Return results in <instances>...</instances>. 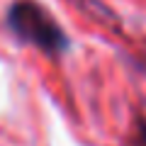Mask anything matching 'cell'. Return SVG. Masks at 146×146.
Listing matches in <instances>:
<instances>
[{"instance_id": "obj_2", "label": "cell", "mask_w": 146, "mask_h": 146, "mask_svg": "<svg viewBox=\"0 0 146 146\" xmlns=\"http://www.w3.org/2000/svg\"><path fill=\"white\" fill-rule=\"evenodd\" d=\"M139 146H146V127H141V134H139Z\"/></svg>"}, {"instance_id": "obj_1", "label": "cell", "mask_w": 146, "mask_h": 146, "mask_svg": "<svg viewBox=\"0 0 146 146\" xmlns=\"http://www.w3.org/2000/svg\"><path fill=\"white\" fill-rule=\"evenodd\" d=\"M7 25L22 42H29L44 54L56 56L68 49V36L61 32V27L42 5H36L32 0H20L10 7Z\"/></svg>"}]
</instances>
